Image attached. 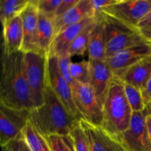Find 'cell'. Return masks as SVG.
Here are the masks:
<instances>
[{"label": "cell", "mask_w": 151, "mask_h": 151, "mask_svg": "<svg viewBox=\"0 0 151 151\" xmlns=\"http://www.w3.org/2000/svg\"><path fill=\"white\" fill-rule=\"evenodd\" d=\"M24 52L6 54L1 51L0 103L18 109H33L24 72Z\"/></svg>", "instance_id": "1"}, {"label": "cell", "mask_w": 151, "mask_h": 151, "mask_svg": "<svg viewBox=\"0 0 151 151\" xmlns=\"http://www.w3.org/2000/svg\"><path fill=\"white\" fill-rule=\"evenodd\" d=\"M29 121L44 137L69 135L80 120L74 117L47 84L44 103L30 110Z\"/></svg>", "instance_id": "2"}, {"label": "cell", "mask_w": 151, "mask_h": 151, "mask_svg": "<svg viewBox=\"0 0 151 151\" xmlns=\"http://www.w3.org/2000/svg\"><path fill=\"white\" fill-rule=\"evenodd\" d=\"M133 111L128 103L122 81L114 78L103 106V127L117 138L128 128Z\"/></svg>", "instance_id": "3"}, {"label": "cell", "mask_w": 151, "mask_h": 151, "mask_svg": "<svg viewBox=\"0 0 151 151\" xmlns=\"http://www.w3.org/2000/svg\"><path fill=\"white\" fill-rule=\"evenodd\" d=\"M103 16L106 39V59L124 50L147 43L136 28L110 16Z\"/></svg>", "instance_id": "4"}, {"label": "cell", "mask_w": 151, "mask_h": 151, "mask_svg": "<svg viewBox=\"0 0 151 151\" xmlns=\"http://www.w3.org/2000/svg\"><path fill=\"white\" fill-rule=\"evenodd\" d=\"M24 72L34 108L44 103L47 86V55L37 51L24 52Z\"/></svg>", "instance_id": "5"}, {"label": "cell", "mask_w": 151, "mask_h": 151, "mask_svg": "<svg viewBox=\"0 0 151 151\" xmlns=\"http://www.w3.org/2000/svg\"><path fill=\"white\" fill-rule=\"evenodd\" d=\"M30 110L8 107L0 103V142L6 146L11 141L22 138L24 129L29 121Z\"/></svg>", "instance_id": "6"}, {"label": "cell", "mask_w": 151, "mask_h": 151, "mask_svg": "<svg viewBox=\"0 0 151 151\" xmlns=\"http://www.w3.org/2000/svg\"><path fill=\"white\" fill-rule=\"evenodd\" d=\"M72 97L83 120L92 125H103V109L89 85L75 82L72 86Z\"/></svg>", "instance_id": "7"}, {"label": "cell", "mask_w": 151, "mask_h": 151, "mask_svg": "<svg viewBox=\"0 0 151 151\" xmlns=\"http://www.w3.org/2000/svg\"><path fill=\"white\" fill-rule=\"evenodd\" d=\"M47 83L69 113L78 120L82 117L77 110L72 97V87L63 78L58 65V58L55 55L47 56Z\"/></svg>", "instance_id": "8"}, {"label": "cell", "mask_w": 151, "mask_h": 151, "mask_svg": "<svg viewBox=\"0 0 151 151\" xmlns=\"http://www.w3.org/2000/svg\"><path fill=\"white\" fill-rule=\"evenodd\" d=\"M150 10L151 0H118L100 13L137 29L138 24Z\"/></svg>", "instance_id": "9"}, {"label": "cell", "mask_w": 151, "mask_h": 151, "mask_svg": "<svg viewBox=\"0 0 151 151\" xmlns=\"http://www.w3.org/2000/svg\"><path fill=\"white\" fill-rule=\"evenodd\" d=\"M127 151H151L144 112H134L128 129L116 138Z\"/></svg>", "instance_id": "10"}, {"label": "cell", "mask_w": 151, "mask_h": 151, "mask_svg": "<svg viewBox=\"0 0 151 151\" xmlns=\"http://www.w3.org/2000/svg\"><path fill=\"white\" fill-rule=\"evenodd\" d=\"M151 55V44L147 42L124 50L106 59L114 78L120 79L134 65Z\"/></svg>", "instance_id": "11"}, {"label": "cell", "mask_w": 151, "mask_h": 151, "mask_svg": "<svg viewBox=\"0 0 151 151\" xmlns=\"http://www.w3.org/2000/svg\"><path fill=\"white\" fill-rule=\"evenodd\" d=\"M89 86L92 88L97 102L103 109L114 75L106 60H91Z\"/></svg>", "instance_id": "12"}, {"label": "cell", "mask_w": 151, "mask_h": 151, "mask_svg": "<svg viewBox=\"0 0 151 151\" xmlns=\"http://www.w3.org/2000/svg\"><path fill=\"white\" fill-rule=\"evenodd\" d=\"M88 138L91 151H127L118 139L108 133L102 126L80 120Z\"/></svg>", "instance_id": "13"}, {"label": "cell", "mask_w": 151, "mask_h": 151, "mask_svg": "<svg viewBox=\"0 0 151 151\" xmlns=\"http://www.w3.org/2000/svg\"><path fill=\"white\" fill-rule=\"evenodd\" d=\"M95 19L96 15L89 16L79 23L68 27L64 30L58 34L53 39L48 55H55L59 58L68 55L69 48L74 40L86 27L94 22Z\"/></svg>", "instance_id": "14"}, {"label": "cell", "mask_w": 151, "mask_h": 151, "mask_svg": "<svg viewBox=\"0 0 151 151\" xmlns=\"http://www.w3.org/2000/svg\"><path fill=\"white\" fill-rule=\"evenodd\" d=\"M38 0H30L27 7L21 14L23 24L24 41L22 51H37V27L38 20Z\"/></svg>", "instance_id": "15"}, {"label": "cell", "mask_w": 151, "mask_h": 151, "mask_svg": "<svg viewBox=\"0 0 151 151\" xmlns=\"http://www.w3.org/2000/svg\"><path fill=\"white\" fill-rule=\"evenodd\" d=\"M95 15L91 0H80L79 2L70 10L57 19H53L54 38L68 27L82 22L86 18Z\"/></svg>", "instance_id": "16"}, {"label": "cell", "mask_w": 151, "mask_h": 151, "mask_svg": "<svg viewBox=\"0 0 151 151\" xmlns=\"http://www.w3.org/2000/svg\"><path fill=\"white\" fill-rule=\"evenodd\" d=\"M3 44L1 51L12 54L22 51L24 41L22 16H18L2 26Z\"/></svg>", "instance_id": "17"}, {"label": "cell", "mask_w": 151, "mask_h": 151, "mask_svg": "<svg viewBox=\"0 0 151 151\" xmlns=\"http://www.w3.org/2000/svg\"><path fill=\"white\" fill-rule=\"evenodd\" d=\"M151 78V55L140 60L130 68L120 78L125 84L133 86L142 91Z\"/></svg>", "instance_id": "18"}, {"label": "cell", "mask_w": 151, "mask_h": 151, "mask_svg": "<svg viewBox=\"0 0 151 151\" xmlns=\"http://www.w3.org/2000/svg\"><path fill=\"white\" fill-rule=\"evenodd\" d=\"M98 17L88 42V56L91 60H106V39L103 16L101 13H96Z\"/></svg>", "instance_id": "19"}, {"label": "cell", "mask_w": 151, "mask_h": 151, "mask_svg": "<svg viewBox=\"0 0 151 151\" xmlns=\"http://www.w3.org/2000/svg\"><path fill=\"white\" fill-rule=\"evenodd\" d=\"M54 39V26L52 19L38 13L37 27V50L48 55L50 47Z\"/></svg>", "instance_id": "20"}, {"label": "cell", "mask_w": 151, "mask_h": 151, "mask_svg": "<svg viewBox=\"0 0 151 151\" xmlns=\"http://www.w3.org/2000/svg\"><path fill=\"white\" fill-rule=\"evenodd\" d=\"M22 138L31 151H51L46 137L36 129L30 121L24 129Z\"/></svg>", "instance_id": "21"}, {"label": "cell", "mask_w": 151, "mask_h": 151, "mask_svg": "<svg viewBox=\"0 0 151 151\" xmlns=\"http://www.w3.org/2000/svg\"><path fill=\"white\" fill-rule=\"evenodd\" d=\"M30 0H0V20L4 25L20 16L29 4Z\"/></svg>", "instance_id": "22"}, {"label": "cell", "mask_w": 151, "mask_h": 151, "mask_svg": "<svg viewBox=\"0 0 151 151\" xmlns=\"http://www.w3.org/2000/svg\"><path fill=\"white\" fill-rule=\"evenodd\" d=\"M96 15V14H95ZM98 17L96 15V19L94 22L86 27L83 29L81 32V33L76 37L72 44L70 45L68 51V55L71 57L73 56H83L85 54L86 52L88 49V42H89L90 36H91V32L94 29V26L96 25Z\"/></svg>", "instance_id": "23"}, {"label": "cell", "mask_w": 151, "mask_h": 151, "mask_svg": "<svg viewBox=\"0 0 151 151\" xmlns=\"http://www.w3.org/2000/svg\"><path fill=\"white\" fill-rule=\"evenodd\" d=\"M69 72L75 82L83 85H89L91 76V66L89 60L72 62L69 67Z\"/></svg>", "instance_id": "24"}, {"label": "cell", "mask_w": 151, "mask_h": 151, "mask_svg": "<svg viewBox=\"0 0 151 151\" xmlns=\"http://www.w3.org/2000/svg\"><path fill=\"white\" fill-rule=\"evenodd\" d=\"M124 87L126 98L133 112L144 111L145 109V105L144 103L141 90L128 84L124 83Z\"/></svg>", "instance_id": "25"}, {"label": "cell", "mask_w": 151, "mask_h": 151, "mask_svg": "<svg viewBox=\"0 0 151 151\" xmlns=\"http://www.w3.org/2000/svg\"><path fill=\"white\" fill-rule=\"evenodd\" d=\"M45 137L51 151H75L70 135H51Z\"/></svg>", "instance_id": "26"}, {"label": "cell", "mask_w": 151, "mask_h": 151, "mask_svg": "<svg viewBox=\"0 0 151 151\" xmlns=\"http://www.w3.org/2000/svg\"><path fill=\"white\" fill-rule=\"evenodd\" d=\"M73 140L75 151H91L88 138L80 121L69 134Z\"/></svg>", "instance_id": "27"}, {"label": "cell", "mask_w": 151, "mask_h": 151, "mask_svg": "<svg viewBox=\"0 0 151 151\" xmlns=\"http://www.w3.org/2000/svg\"><path fill=\"white\" fill-rule=\"evenodd\" d=\"M61 1L62 0H38L37 5L38 13L53 20Z\"/></svg>", "instance_id": "28"}, {"label": "cell", "mask_w": 151, "mask_h": 151, "mask_svg": "<svg viewBox=\"0 0 151 151\" xmlns=\"http://www.w3.org/2000/svg\"><path fill=\"white\" fill-rule=\"evenodd\" d=\"M137 29L146 41L151 42V10L138 24Z\"/></svg>", "instance_id": "29"}, {"label": "cell", "mask_w": 151, "mask_h": 151, "mask_svg": "<svg viewBox=\"0 0 151 151\" xmlns=\"http://www.w3.org/2000/svg\"><path fill=\"white\" fill-rule=\"evenodd\" d=\"M58 58L59 68H60L62 75L68 81V83L72 86L75 83L72 76H71L70 72H69V67H70V64L72 63V60H71L72 57L69 56V55H66L59 57Z\"/></svg>", "instance_id": "30"}, {"label": "cell", "mask_w": 151, "mask_h": 151, "mask_svg": "<svg viewBox=\"0 0 151 151\" xmlns=\"http://www.w3.org/2000/svg\"><path fill=\"white\" fill-rule=\"evenodd\" d=\"M79 1L80 0H62L55 15L54 19L63 16L66 12L70 10L72 7H75L79 2Z\"/></svg>", "instance_id": "31"}, {"label": "cell", "mask_w": 151, "mask_h": 151, "mask_svg": "<svg viewBox=\"0 0 151 151\" xmlns=\"http://www.w3.org/2000/svg\"><path fill=\"white\" fill-rule=\"evenodd\" d=\"M117 1L118 0H91V5L96 14L116 4Z\"/></svg>", "instance_id": "32"}, {"label": "cell", "mask_w": 151, "mask_h": 151, "mask_svg": "<svg viewBox=\"0 0 151 151\" xmlns=\"http://www.w3.org/2000/svg\"><path fill=\"white\" fill-rule=\"evenodd\" d=\"M9 151H31L23 138L13 140L6 145Z\"/></svg>", "instance_id": "33"}, {"label": "cell", "mask_w": 151, "mask_h": 151, "mask_svg": "<svg viewBox=\"0 0 151 151\" xmlns=\"http://www.w3.org/2000/svg\"><path fill=\"white\" fill-rule=\"evenodd\" d=\"M142 98L146 107V106L151 102V78L147 82L145 88L142 91Z\"/></svg>", "instance_id": "34"}, {"label": "cell", "mask_w": 151, "mask_h": 151, "mask_svg": "<svg viewBox=\"0 0 151 151\" xmlns=\"http://www.w3.org/2000/svg\"><path fill=\"white\" fill-rule=\"evenodd\" d=\"M146 126H147L149 142L151 147V114L146 115Z\"/></svg>", "instance_id": "35"}, {"label": "cell", "mask_w": 151, "mask_h": 151, "mask_svg": "<svg viewBox=\"0 0 151 151\" xmlns=\"http://www.w3.org/2000/svg\"><path fill=\"white\" fill-rule=\"evenodd\" d=\"M143 112L145 114V115L151 114V102L149 103L148 105H147V106H146L145 109V111Z\"/></svg>", "instance_id": "36"}, {"label": "cell", "mask_w": 151, "mask_h": 151, "mask_svg": "<svg viewBox=\"0 0 151 151\" xmlns=\"http://www.w3.org/2000/svg\"><path fill=\"white\" fill-rule=\"evenodd\" d=\"M1 151H9V150L6 146H3V147H1Z\"/></svg>", "instance_id": "37"}, {"label": "cell", "mask_w": 151, "mask_h": 151, "mask_svg": "<svg viewBox=\"0 0 151 151\" xmlns=\"http://www.w3.org/2000/svg\"><path fill=\"white\" fill-rule=\"evenodd\" d=\"M150 44H151V42H150Z\"/></svg>", "instance_id": "38"}]
</instances>
